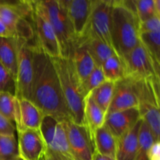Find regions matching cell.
I'll return each mask as SVG.
<instances>
[{
	"label": "cell",
	"instance_id": "cell-1",
	"mask_svg": "<svg viewBox=\"0 0 160 160\" xmlns=\"http://www.w3.org/2000/svg\"><path fill=\"white\" fill-rule=\"evenodd\" d=\"M33 67L31 101L44 115L52 116L60 122L71 120L52 59L36 43L33 44Z\"/></svg>",
	"mask_w": 160,
	"mask_h": 160
},
{
	"label": "cell",
	"instance_id": "cell-2",
	"mask_svg": "<svg viewBox=\"0 0 160 160\" xmlns=\"http://www.w3.org/2000/svg\"><path fill=\"white\" fill-rule=\"evenodd\" d=\"M110 34L112 49L123 62L139 43V20L134 1L112 0Z\"/></svg>",
	"mask_w": 160,
	"mask_h": 160
},
{
	"label": "cell",
	"instance_id": "cell-3",
	"mask_svg": "<svg viewBox=\"0 0 160 160\" xmlns=\"http://www.w3.org/2000/svg\"><path fill=\"white\" fill-rule=\"evenodd\" d=\"M52 62L70 119L77 124L84 125V104L85 95L71 59L70 58L59 57L52 59Z\"/></svg>",
	"mask_w": 160,
	"mask_h": 160
},
{
	"label": "cell",
	"instance_id": "cell-4",
	"mask_svg": "<svg viewBox=\"0 0 160 160\" xmlns=\"http://www.w3.org/2000/svg\"><path fill=\"white\" fill-rule=\"evenodd\" d=\"M141 119L146 123L156 141H159V79L134 80Z\"/></svg>",
	"mask_w": 160,
	"mask_h": 160
},
{
	"label": "cell",
	"instance_id": "cell-5",
	"mask_svg": "<svg viewBox=\"0 0 160 160\" xmlns=\"http://www.w3.org/2000/svg\"><path fill=\"white\" fill-rule=\"evenodd\" d=\"M38 2L57 36L62 57L70 58L76 44V39L62 0Z\"/></svg>",
	"mask_w": 160,
	"mask_h": 160
},
{
	"label": "cell",
	"instance_id": "cell-6",
	"mask_svg": "<svg viewBox=\"0 0 160 160\" xmlns=\"http://www.w3.org/2000/svg\"><path fill=\"white\" fill-rule=\"evenodd\" d=\"M31 19L36 45L52 59L62 57L57 36L38 1H33Z\"/></svg>",
	"mask_w": 160,
	"mask_h": 160
},
{
	"label": "cell",
	"instance_id": "cell-7",
	"mask_svg": "<svg viewBox=\"0 0 160 160\" xmlns=\"http://www.w3.org/2000/svg\"><path fill=\"white\" fill-rule=\"evenodd\" d=\"M16 39L17 46V70L16 76V95L17 98L31 101L34 67L33 44Z\"/></svg>",
	"mask_w": 160,
	"mask_h": 160
},
{
	"label": "cell",
	"instance_id": "cell-8",
	"mask_svg": "<svg viewBox=\"0 0 160 160\" xmlns=\"http://www.w3.org/2000/svg\"><path fill=\"white\" fill-rule=\"evenodd\" d=\"M69 148L74 160H92L95 155L93 136L85 125H78L72 120L62 122Z\"/></svg>",
	"mask_w": 160,
	"mask_h": 160
},
{
	"label": "cell",
	"instance_id": "cell-9",
	"mask_svg": "<svg viewBox=\"0 0 160 160\" xmlns=\"http://www.w3.org/2000/svg\"><path fill=\"white\" fill-rule=\"evenodd\" d=\"M112 6V0H93L88 27L85 34V36L99 39L111 47Z\"/></svg>",
	"mask_w": 160,
	"mask_h": 160
},
{
	"label": "cell",
	"instance_id": "cell-10",
	"mask_svg": "<svg viewBox=\"0 0 160 160\" xmlns=\"http://www.w3.org/2000/svg\"><path fill=\"white\" fill-rule=\"evenodd\" d=\"M123 64L126 77L134 80L159 79V70L140 41L125 58Z\"/></svg>",
	"mask_w": 160,
	"mask_h": 160
},
{
	"label": "cell",
	"instance_id": "cell-11",
	"mask_svg": "<svg viewBox=\"0 0 160 160\" xmlns=\"http://www.w3.org/2000/svg\"><path fill=\"white\" fill-rule=\"evenodd\" d=\"M39 131L48 151L73 159L62 122L59 121L52 116L45 115Z\"/></svg>",
	"mask_w": 160,
	"mask_h": 160
},
{
	"label": "cell",
	"instance_id": "cell-12",
	"mask_svg": "<svg viewBox=\"0 0 160 160\" xmlns=\"http://www.w3.org/2000/svg\"><path fill=\"white\" fill-rule=\"evenodd\" d=\"M72 26L76 42L85 36L93 0H62Z\"/></svg>",
	"mask_w": 160,
	"mask_h": 160
},
{
	"label": "cell",
	"instance_id": "cell-13",
	"mask_svg": "<svg viewBox=\"0 0 160 160\" xmlns=\"http://www.w3.org/2000/svg\"><path fill=\"white\" fill-rule=\"evenodd\" d=\"M19 157L23 160H41L47 150L39 130L17 131Z\"/></svg>",
	"mask_w": 160,
	"mask_h": 160
},
{
	"label": "cell",
	"instance_id": "cell-14",
	"mask_svg": "<svg viewBox=\"0 0 160 160\" xmlns=\"http://www.w3.org/2000/svg\"><path fill=\"white\" fill-rule=\"evenodd\" d=\"M44 116L41 109L31 101L16 98L14 124L17 131L39 130Z\"/></svg>",
	"mask_w": 160,
	"mask_h": 160
},
{
	"label": "cell",
	"instance_id": "cell-15",
	"mask_svg": "<svg viewBox=\"0 0 160 160\" xmlns=\"http://www.w3.org/2000/svg\"><path fill=\"white\" fill-rule=\"evenodd\" d=\"M138 101L134 81L129 77L115 82L113 96L108 112L138 108Z\"/></svg>",
	"mask_w": 160,
	"mask_h": 160
},
{
	"label": "cell",
	"instance_id": "cell-16",
	"mask_svg": "<svg viewBox=\"0 0 160 160\" xmlns=\"http://www.w3.org/2000/svg\"><path fill=\"white\" fill-rule=\"evenodd\" d=\"M141 119L138 108L106 113L104 126L117 139L131 130Z\"/></svg>",
	"mask_w": 160,
	"mask_h": 160
},
{
	"label": "cell",
	"instance_id": "cell-17",
	"mask_svg": "<svg viewBox=\"0 0 160 160\" xmlns=\"http://www.w3.org/2000/svg\"><path fill=\"white\" fill-rule=\"evenodd\" d=\"M33 1L0 2V21L12 33L14 38L16 27L20 19L31 17Z\"/></svg>",
	"mask_w": 160,
	"mask_h": 160
},
{
	"label": "cell",
	"instance_id": "cell-18",
	"mask_svg": "<svg viewBox=\"0 0 160 160\" xmlns=\"http://www.w3.org/2000/svg\"><path fill=\"white\" fill-rule=\"evenodd\" d=\"M142 120L138 123L131 130L123 135L117 139L116 160H134L138 149L139 131Z\"/></svg>",
	"mask_w": 160,
	"mask_h": 160
},
{
	"label": "cell",
	"instance_id": "cell-19",
	"mask_svg": "<svg viewBox=\"0 0 160 160\" xmlns=\"http://www.w3.org/2000/svg\"><path fill=\"white\" fill-rule=\"evenodd\" d=\"M70 59L81 83L88 77L96 66L86 45L81 42H76Z\"/></svg>",
	"mask_w": 160,
	"mask_h": 160
},
{
	"label": "cell",
	"instance_id": "cell-20",
	"mask_svg": "<svg viewBox=\"0 0 160 160\" xmlns=\"http://www.w3.org/2000/svg\"><path fill=\"white\" fill-rule=\"evenodd\" d=\"M106 113L93 101L90 93L84 98V121L93 136L95 130L104 125Z\"/></svg>",
	"mask_w": 160,
	"mask_h": 160
},
{
	"label": "cell",
	"instance_id": "cell-21",
	"mask_svg": "<svg viewBox=\"0 0 160 160\" xmlns=\"http://www.w3.org/2000/svg\"><path fill=\"white\" fill-rule=\"evenodd\" d=\"M95 152L115 159L117 150V138L103 125L93 133Z\"/></svg>",
	"mask_w": 160,
	"mask_h": 160
},
{
	"label": "cell",
	"instance_id": "cell-22",
	"mask_svg": "<svg viewBox=\"0 0 160 160\" xmlns=\"http://www.w3.org/2000/svg\"><path fill=\"white\" fill-rule=\"evenodd\" d=\"M0 63L16 80L17 70V46L14 38H0Z\"/></svg>",
	"mask_w": 160,
	"mask_h": 160
},
{
	"label": "cell",
	"instance_id": "cell-23",
	"mask_svg": "<svg viewBox=\"0 0 160 160\" xmlns=\"http://www.w3.org/2000/svg\"><path fill=\"white\" fill-rule=\"evenodd\" d=\"M78 42H83L86 45L96 66H102L108 58L116 54L112 47L99 39L85 36Z\"/></svg>",
	"mask_w": 160,
	"mask_h": 160
},
{
	"label": "cell",
	"instance_id": "cell-24",
	"mask_svg": "<svg viewBox=\"0 0 160 160\" xmlns=\"http://www.w3.org/2000/svg\"><path fill=\"white\" fill-rule=\"evenodd\" d=\"M115 82L106 81L90 92L93 101L107 113L113 96Z\"/></svg>",
	"mask_w": 160,
	"mask_h": 160
},
{
	"label": "cell",
	"instance_id": "cell-25",
	"mask_svg": "<svg viewBox=\"0 0 160 160\" xmlns=\"http://www.w3.org/2000/svg\"><path fill=\"white\" fill-rule=\"evenodd\" d=\"M106 80L117 82L126 77V70L121 59L113 54L108 58L101 66Z\"/></svg>",
	"mask_w": 160,
	"mask_h": 160
},
{
	"label": "cell",
	"instance_id": "cell-26",
	"mask_svg": "<svg viewBox=\"0 0 160 160\" xmlns=\"http://www.w3.org/2000/svg\"><path fill=\"white\" fill-rule=\"evenodd\" d=\"M139 41L152 59L156 68H160V31L140 33Z\"/></svg>",
	"mask_w": 160,
	"mask_h": 160
},
{
	"label": "cell",
	"instance_id": "cell-27",
	"mask_svg": "<svg viewBox=\"0 0 160 160\" xmlns=\"http://www.w3.org/2000/svg\"><path fill=\"white\" fill-rule=\"evenodd\" d=\"M134 4L139 23L155 16L160 17L159 0H134Z\"/></svg>",
	"mask_w": 160,
	"mask_h": 160
},
{
	"label": "cell",
	"instance_id": "cell-28",
	"mask_svg": "<svg viewBox=\"0 0 160 160\" xmlns=\"http://www.w3.org/2000/svg\"><path fill=\"white\" fill-rule=\"evenodd\" d=\"M156 142L151 130L145 122L142 120L139 131L138 149L134 160H149L148 150L150 147Z\"/></svg>",
	"mask_w": 160,
	"mask_h": 160
},
{
	"label": "cell",
	"instance_id": "cell-29",
	"mask_svg": "<svg viewBox=\"0 0 160 160\" xmlns=\"http://www.w3.org/2000/svg\"><path fill=\"white\" fill-rule=\"evenodd\" d=\"M19 156L15 135L0 136V160H14Z\"/></svg>",
	"mask_w": 160,
	"mask_h": 160
},
{
	"label": "cell",
	"instance_id": "cell-30",
	"mask_svg": "<svg viewBox=\"0 0 160 160\" xmlns=\"http://www.w3.org/2000/svg\"><path fill=\"white\" fill-rule=\"evenodd\" d=\"M106 81L101 66H95L92 73L88 75L87 78L81 83L83 92L84 95H87L92 90L98 87V85Z\"/></svg>",
	"mask_w": 160,
	"mask_h": 160
},
{
	"label": "cell",
	"instance_id": "cell-31",
	"mask_svg": "<svg viewBox=\"0 0 160 160\" xmlns=\"http://www.w3.org/2000/svg\"><path fill=\"white\" fill-rule=\"evenodd\" d=\"M16 97L6 92H0V114L14 123Z\"/></svg>",
	"mask_w": 160,
	"mask_h": 160
},
{
	"label": "cell",
	"instance_id": "cell-32",
	"mask_svg": "<svg viewBox=\"0 0 160 160\" xmlns=\"http://www.w3.org/2000/svg\"><path fill=\"white\" fill-rule=\"evenodd\" d=\"M0 92L16 95V80L10 73L0 63Z\"/></svg>",
	"mask_w": 160,
	"mask_h": 160
},
{
	"label": "cell",
	"instance_id": "cell-33",
	"mask_svg": "<svg viewBox=\"0 0 160 160\" xmlns=\"http://www.w3.org/2000/svg\"><path fill=\"white\" fill-rule=\"evenodd\" d=\"M156 31H160V17L155 16L145 21L139 23V34Z\"/></svg>",
	"mask_w": 160,
	"mask_h": 160
},
{
	"label": "cell",
	"instance_id": "cell-34",
	"mask_svg": "<svg viewBox=\"0 0 160 160\" xmlns=\"http://www.w3.org/2000/svg\"><path fill=\"white\" fill-rule=\"evenodd\" d=\"M15 124L0 114V136L15 135Z\"/></svg>",
	"mask_w": 160,
	"mask_h": 160
},
{
	"label": "cell",
	"instance_id": "cell-35",
	"mask_svg": "<svg viewBox=\"0 0 160 160\" xmlns=\"http://www.w3.org/2000/svg\"><path fill=\"white\" fill-rule=\"evenodd\" d=\"M149 160H160V142L156 141L148 150Z\"/></svg>",
	"mask_w": 160,
	"mask_h": 160
},
{
	"label": "cell",
	"instance_id": "cell-36",
	"mask_svg": "<svg viewBox=\"0 0 160 160\" xmlns=\"http://www.w3.org/2000/svg\"><path fill=\"white\" fill-rule=\"evenodd\" d=\"M0 38H12V33L2 21H0Z\"/></svg>",
	"mask_w": 160,
	"mask_h": 160
},
{
	"label": "cell",
	"instance_id": "cell-37",
	"mask_svg": "<svg viewBox=\"0 0 160 160\" xmlns=\"http://www.w3.org/2000/svg\"><path fill=\"white\" fill-rule=\"evenodd\" d=\"M92 160H116L115 159H112V158L107 157V156H102V155L98 154V153L95 152V155L93 156V159Z\"/></svg>",
	"mask_w": 160,
	"mask_h": 160
},
{
	"label": "cell",
	"instance_id": "cell-38",
	"mask_svg": "<svg viewBox=\"0 0 160 160\" xmlns=\"http://www.w3.org/2000/svg\"><path fill=\"white\" fill-rule=\"evenodd\" d=\"M50 152L52 153V155L53 157H54V159L56 160H73L72 159H70V158L65 157V156H62V155L56 154V153H53V152Z\"/></svg>",
	"mask_w": 160,
	"mask_h": 160
},
{
	"label": "cell",
	"instance_id": "cell-39",
	"mask_svg": "<svg viewBox=\"0 0 160 160\" xmlns=\"http://www.w3.org/2000/svg\"><path fill=\"white\" fill-rule=\"evenodd\" d=\"M44 160H56L53 157V156L52 155V153L48 151V149L45 152V155H44Z\"/></svg>",
	"mask_w": 160,
	"mask_h": 160
},
{
	"label": "cell",
	"instance_id": "cell-40",
	"mask_svg": "<svg viewBox=\"0 0 160 160\" xmlns=\"http://www.w3.org/2000/svg\"><path fill=\"white\" fill-rule=\"evenodd\" d=\"M14 160H23V159H20V158L19 157V156H18V157H17V159H14Z\"/></svg>",
	"mask_w": 160,
	"mask_h": 160
},
{
	"label": "cell",
	"instance_id": "cell-41",
	"mask_svg": "<svg viewBox=\"0 0 160 160\" xmlns=\"http://www.w3.org/2000/svg\"><path fill=\"white\" fill-rule=\"evenodd\" d=\"M41 160H44V156H43V157H42V159H41Z\"/></svg>",
	"mask_w": 160,
	"mask_h": 160
}]
</instances>
